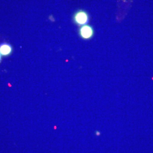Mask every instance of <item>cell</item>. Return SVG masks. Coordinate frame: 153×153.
Instances as JSON below:
<instances>
[{"label":"cell","instance_id":"1","mask_svg":"<svg viewBox=\"0 0 153 153\" xmlns=\"http://www.w3.org/2000/svg\"><path fill=\"white\" fill-rule=\"evenodd\" d=\"M73 19L76 24L83 26L88 23L89 16L87 12L83 10H79L74 14Z\"/></svg>","mask_w":153,"mask_h":153},{"label":"cell","instance_id":"3","mask_svg":"<svg viewBox=\"0 0 153 153\" xmlns=\"http://www.w3.org/2000/svg\"><path fill=\"white\" fill-rule=\"evenodd\" d=\"M13 51L11 45L4 43L0 45V54L3 56H7L11 54Z\"/></svg>","mask_w":153,"mask_h":153},{"label":"cell","instance_id":"4","mask_svg":"<svg viewBox=\"0 0 153 153\" xmlns=\"http://www.w3.org/2000/svg\"><path fill=\"white\" fill-rule=\"evenodd\" d=\"M1 54H0V61H1Z\"/></svg>","mask_w":153,"mask_h":153},{"label":"cell","instance_id":"2","mask_svg":"<svg viewBox=\"0 0 153 153\" xmlns=\"http://www.w3.org/2000/svg\"><path fill=\"white\" fill-rule=\"evenodd\" d=\"M79 34L81 38L84 39H90L94 34L93 28L88 25L82 26L79 30Z\"/></svg>","mask_w":153,"mask_h":153}]
</instances>
